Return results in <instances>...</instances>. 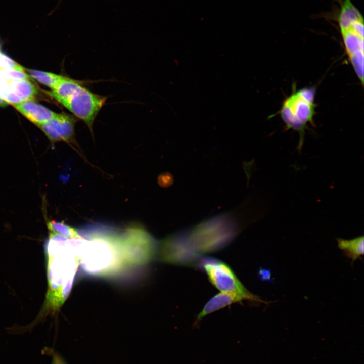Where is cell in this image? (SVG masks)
Returning <instances> with one entry per match:
<instances>
[{
    "label": "cell",
    "instance_id": "cell-12",
    "mask_svg": "<svg viewBox=\"0 0 364 364\" xmlns=\"http://www.w3.org/2000/svg\"><path fill=\"white\" fill-rule=\"evenodd\" d=\"M363 236L351 240L338 239V247L344 251L347 257L354 261L363 254Z\"/></svg>",
    "mask_w": 364,
    "mask_h": 364
},
{
    "label": "cell",
    "instance_id": "cell-2",
    "mask_svg": "<svg viewBox=\"0 0 364 364\" xmlns=\"http://www.w3.org/2000/svg\"><path fill=\"white\" fill-rule=\"evenodd\" d=\"M45 251L49 284L46 307L56 311L64 303L71 291L79 265V259L71 245L70 238L48 240L45 245Z\"/></svg>",
    "mask_w": 364,
    "mask_h": 364
},
{
    "label": "cell",
    "instance_id": "cell-13",
    "mask_svg": "<svg viewBox=\"0 0 364 364\" xmlns=\"http://www.w3.org/2000/svg\"><path fill=\"white\" fill-rule=\"evenodd\" d=\"M81 85L77 80L66 77L60 81L50 94L61 104L67 100Z\"/></svg>",
    "mask_w": 364,
    "mask_h": 364
},
{
    "label": "cell",
    "instance_id": "cell-9",
    "mask_svg": "<svg viewBox=\"0 0 364 364\" xmlns=\"http://www.w3.org/2000/svg\"><path fill=\"white\" fill-rule=\"evenodd\" d=\"M76 118L69 114L56 115L38 126L52 143L65 141L76 144L75 126Z\"/></svg>",
    "mask_w": 364,
    "mask_h": 364
},
{
    "label": "cell",
    "instance_id": "cell-10",
    "mask_svg": "<svg viewBox=\"0 0 364 364\" xmlns=\"http://www.w3.org/2000/svg\"><path fill=\"white\" fill-rule=\"evenodd\" d=\"M13 105L29 121L37 126L54 117L57 114L32 100L24 101Z\"/></svg>",
    "mask_w": 364,
    "mask_h": 364
},
{
    "label": "cell",
    "instance_id": "cell-8",
    "mask_svg": "<svg viewBox=\"0 0 364 364\" xmlns=\"http://www.w3.org/2000/svg\"><path fill=\"white\" fill-rule=\"evenodd\" d=\"M106 99V97L95 94L81 84L61 104L82 120L93 134L94 122Z\"/></svg>",
    "mask_w": 364,
    "mask_h": 364
},
{
    "label": "cell",
    "instance_id": "cell-7",
    "mask_svg": "<svg viewBox=\"0 0 364 364\" xmlns=\"http://www.w3.org/2000/svg\"><path fill=\"white\" fill-rule=\"evenodd\" d=\"M162 261L177 265L197 266L201 258L191 244L187 230L175 233L163 240L160 246Z\"/></svg>",
    "mask_w": 364,
    "mask_h": 364
},
{
    "label": "cell",
    "instance_id": "cell-15",
    "mask_svg": "<svg viewBox=\"0 0 364 364\" xmlns=\"http://www.w3.org/2000/svg\"><path fill=\"white\" fill-rule=\"evenodd\" d=\"M27 72L34 79L49 87L52 90L64 76L54 73L33 69H26Z\"/></svg>",
    "mask_w": 364,
    "mask_h": 364
},
{
    "label": "cell",
    "instance_id": "cell-3",
    "mask_svg": "<svg viewBox=\"0 0 364 364\" xmlns=\"http://www.w3.org/2000/svg\"><path fill=\"white\" fill-rule=\"evenodd\" d=\"M187 231L191 244L201 255L225 247L237 235L238 226L230 215L223 214L203 221Z\"/></svg>",
    "mask_w": 364,
    "mask_h": 364
},
{
    "label": "cell",
    "instance_id": "cell-4",
    "mask_svg": "<svg viewBox=\"0 0 364 364\" xmlns=\"http://www.w3.org/2000/svg\"><path fill=\"white\" fill-rule=\"evenodd\" d=\"M315 89L306 87L292 93L283 102L280 114L287 129H291L299 133L297 146L301 152L308 124L311 123L315 115Z\"/></svg>",
    "mask_w": 364,
    "mask_h": 364
},
{
    "label": "cell",
    "instance_id": "cell-19",
    "mask_svg": "<svg viewBox=\"0 0 364 364\" xmlns=\"http://www.w3.org/2000/svg\"><path fill=\"white\" fill-rule=\"evenodd\" d=\"M259 275L263 281H271V272L269 270L261 268L259 271Z\"/></svg>",
    "mask_w": 364,
    "mask_h": 364
},
{
    "label": "cell",
    "instance_id": "cell-18",
    "mask_svg": "<svg viewBox=\"0 0 364 364\" xmlns=\"http://www.w3.org/2000/svg\"><path fill=\"white\" fill-rule=\"evenodd\" d=\"M0 68L13 69L24 71V68L0 52Z\"/></svg>",
    "mask_w": 364,
    "mask_h": 364
},
{
    "label": "cell",
    "instance_id": "cell-1",
    "mask_svg": "<svg viewBox=\"0 0 364 364\" xmlns=\"http://www.w3.org/2000/svg\"><path fill=\"white\" fill-rule=\"evenodd\" d=\"M78 258L82 272L93 277L110 278L135 269L130 243L121 234L95 231L87 233Z\"/></svg>",
    "mask_w": 364,
    "mask_h": 364
},
{
    "label": "cell",
    "instance_id": "cell-20",
    "mask_svg": "<svg viewBox=\"0 0 364 364\" xmlns=\"http://www.w3.org/2000/svg\"><path fill=\"white\" fill-rule=\"evenodd\" d=\"M54 364H64L63 361H62L61 360H56Z\"/></svg>",
    "mask_w": 364,
    "mask_h": 364
},
{
    "label": "cell",
    "instance_id": "cell-5",
    "mask_svg": "<svg viewBox=\"0 0 364 364\" xmlns=\"http://www.w3.org/2000/svg\"><path fill=\"white\" fill-rule=\"evenodd\" d=\"M197 266L203 268L211 283L221 292L235 295L243 300L263 302L244 286L225 263L214 258H203Z\"/></svg>",
    "mask_w": 364,
    "mask_h": 364
},
{
    "label": "cell",
    "instance_id": "cell-6",
    "mask_svg": "<svg viewBox=\"0 0 364 364\" xmlns=\"http://www.w3.org/2000/svg\"><path fill=\"white\" fill-rule=\"evenodd\" d=\"M345 50L362 85L363 83V19L361 15L338 17Z\"/></svg>",
    "mask_w": 364,
    "mask_h": 364
},
{
    "label": "cell",
    "instance_id": "cell-16",
    "mask_svg": "<svg viewBox=\"0 0 364 364\" xmlns=\"http://www.w3.org/2000/svg\"><path fill=\"white\" fill-rule=\"evenodd\" d=\"M47 225L50 232L59 234L67 238L71 239L80 236L76 229L63 222L51 220L49 221L47 223Z\"/></svg>",
    "mask_w": 364,
    "mask_h": 364
},
{
    "label": "cell",
    "instance_id": "cell-11",
    "mask_svg": "<svg viewBox=\"0 0 364 364\" xmlns=\"http://www.w3.org/2000/svg\"><path fill=\"white\" fill-rule=\"evenodd\" d=\"M242 300L240 297L234 294L224 292L217 294L207 302L202 311L197 315L194 323V326H198L199 322L209 314L232 304L241 302Z\"/></svg>",
    "mask_w": 364,
    "mask_h": 364
},
{
    "label": "cell",
    "instance_id": "cell-14",
    "mask_svg": "<svg viewBox=\"0 0 364 364\" xmlns=\"http://www.w3.org/2000/svg\"><path fill=\"white\" fill-rule=\"evenodd\" d=\"M10 88L23 101L32 100L37 93L36 87L28 80H8Z\"/></svg>",
    "mask_w": 364,
    "mask_h": 364
},
{
    "label": "cell",
    "instance_id": "cell-17",
    "mask_svg": "<svg viewBox=\"0 0 364 364\" xmlns=\"http://www.w3.org/2000/svg\"><path fill=\"white\" fill-rule=\"evenodd\" d=\"M0 76L7 80H28L29 78V75L24 71L13 69L1 68Z\"/></svg>",
    "mask_w": 364,
    "mask_h": 364
}]
</instances>
